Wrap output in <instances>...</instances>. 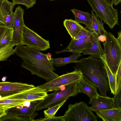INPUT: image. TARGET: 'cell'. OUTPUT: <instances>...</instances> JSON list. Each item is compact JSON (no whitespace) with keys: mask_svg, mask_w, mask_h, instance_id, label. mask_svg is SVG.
Segmentation results:
<instances>
[{"mask_svg":"<svg viewBox=\"0 0 121 121\" xmlns=\"http://www.w3.org/2000/svg\"><path fill=\"white\" fill-rule=\"evenodd\" d=\"M92 36L86 39H72L67 46L63 50L55 52L56 54L65 52L73 53L81 52L89 48L91 46Z\"/></svg>","mask_w":121,"mask_h":121,"instance_id":"obj_13","label":"cell"},{"mask_svg":"<svg viewBox=\"0 0 121 121\" xmlns=\"http://www.w3.org/2000/svg\"><path fill=\"white\" fill-rule=\"evenodd\" d=\"M106 36L105 34H102L98 37V39L100 41L104 42L106 40Z\"/></svg>","mask_w":121,"mask_h":121,"instance_id":"obj_36","label":"cell"},{"mask_svg":"<svg viewBox=\"0 0 121 121\" xmlns=\"http://www.w3.org/2000/svg\"><path fill=\"white\" fill-rule=\"evenodd\" d=\"M88 103L92 105L90 110L95 112L114 108L112 98L103 96L98 94L90 99Z\"/></svg>","mask_w":121,"mask_h":121,"instance_id":"obj_12","label":"cell"},{"mask_svg":"<svg viewBox=\"0 0 121 121\" xmlns=\"http://www.w3.org/2000/svg\"><path fill=\"white\" fill-rule=\"evenodd\" d=\"M92 33L90 30L83 27L81 28L74 39H86L91 37Z\"/></svg>","mask_w":121,"mask_h":121,"instance_id":"obj_28","label":"cell"},{"mask_svg":"<svg viewBox=\"0 0 121 121\" xmlns=\"http://www.w3.org/2000/svg\"><path fill=\"white\" fill-rule=\"evenodd\" d=\"M121 0H114L113 3L114 5H116L120 3Z\"/></svg>","mask_w":121,"mask_h":121,"instance_id":"obj_40","label":"cell"},{"mask_svg":"<svg viewBox=\"0 0 121 121\" xmlns=\"http://www.w3.org/2000/svg\"><path fill=\"white\" fill-rule=\"evenodd\" d=\"M105 67L111 93L114 95L116 93V80L115 75L112 72L109 67L105 60L104 55L100 57Z\"/></svg>","mask_w":121,"mask_h":121,"instance_id":"obj_22","label":"cell"},{"mask_svg":"<svg viewBox=\"0 0 121 121\" xmlns=\"http://www.w3.org/2000/svg\"><path fill=\"white\" fill-rule=\"evenodd\" d=\"M6 110L0 109V119L6 114Z\"/></svg>","mask_w":121,"mask_h":121,"instance_id":"obj_37","label":"cell"},{"mask_svg":"<svg viewBox=\"0 0 121 121\" xmlns=\"http://www.w3.org/2000/svg\"><path fill=\"white\" fill-rule=\"evenodd\" d=\"M78 83L65 86L63 89L60 88L53 93L47 94L37 106L36 111L50 108L67 100L71 96H74L79 93Z\"/></svg>","mask_w":121,"mask_h":121,"instance_id":"obj_6","label":"cell"},{"mask_svg":"<svg viewBox=\"0 0 121 121\" xmlns=\"http://www.w3.org/2000/svg\"><path fill=\"white\" fill-rule=\"evenodd\" d=\"M77 88L79 93L85 94L90 99L98 94L96 87L83 78L78 83Z\"/></svg>","mask_w":121,"mask_h":121,"instance_id":"obj_18","label":"cell"},{"mask_svg":"<svg viewBox=\"0 0 121 121\" xmlns=\"http://www.w3.org/2000/svg\"><path fill=\"white\" fill-rule=\"evenodd\" d=\"M71 10L74 15L76 21L79 23L84 24L90 32L92 31L93 28L91 14L88 12L82 11L76 9H72Z\"/></svg>","mask_w":121,"mask_h":121,"instance_id":"obj_17","label":"cell"},{"mask_svg":"<svg viewBox=\"0 0 121 121\" xmlns=\"http://www.w3.org/2000/svg\"><path fill=\"white\" fill-rule=\"evenodd\" d=\"M14 7L12 2L7 0H0V10L4 18L13 12Z\"/></svg>","mask_w":121,"mask_h":121,"instance_id":"obj_26","label":"cell"},{"mask_svg":"<svg viewBox=\"0 0 121 121\" xmlns=\"http://www.w3.org/2000/svg\"><path fill=\"white\" fill-rule=\"evenodd\" d=\"M14 20V12L13 11L10 14L4 17L5 26L8 27L12 28L13 26Z\"/></svg>","mask_w":121,"mask_h":121,"instance_id":"obj_31","label":"cell"},{"mask_svg":"<svg viewBox=\"0 0 121 121\" xmlns=\"http://www.w3.org/2000/svg\"><path fill=\"white\" fill-rule=\"evenodd\" d=\"M106 40L103 43L104 55L112 73L116 74L121 63V44L111 32L106 31Z\"/></svg>","mask_w":121,"mask_h":121,"instance_id":"obj_3","label":"cell"},{"mask_svg":"<svg viewBox=\"0 0 121 121\" xmlns=\"http://www.w3.org/2000/svg\"><path fill=\"white\" fill-rule=\"evenodd\" d=\"M13 31L12 28H6L0 40V49L13 41Z\"/></svg>","mask_w":121,"mask_h":121,"instance_id":"obj_25","label":"cell"},{"mask_svg":"<svg viewBox=\"0 0 121 121\" xmlns=\"http://www.w3.org/2000/svg\"><path fill=\"white\" fill-rule=\"evenodd\" d=\"M95 14L112 29L119 25L117 9H114L104 0H87Z\"/></svg>","mask_w":121,"mask_h":121,"instance_id":"obj_7","label":"cell"},{"mask_svg":"<svg viewBox=\"0 0 121 121\" xmlns=\"http://www.w3.org/2000/svg\"><path fill=\"white\" fill-rule=\"evenodd\" d=\"M43 99L26 101L23 104L9 109L7 114L0 119V121H33L38 114L37 108Z\"/></svg>","mask_w":121,"mask_h":121,"instance_id":"obj_4","label":"cell"},{"mask_svg":"<svg viewBox=\"0 0 121 121\" xmlns=\"http://www.w3.org/2000/svg\"><path fill=\"white\" fill-rule=\"evenodd\" d=\"M112 99L114 108H121V91L117 94L114 95Z\"/></svg>","mask_w":121,"mask_h":121,"instance_id":"obj_33","label":"cell"},{"mask_svg":"<svg viewBox=\"0 0 121 121\" xmlns=\"http://www.w3.org/2000/svg\"><path fill=\"white\" fill-rule=\"evenodd\" d=\"M81 53L79 52L73 53L71 55L67 57H60L55 59L52 58L53 66L54 67H58L70 63H74L81 56Z\"/></svg>","mask_w":121,"mask_h":121,"instance_id":"obj_20","label":"cell"},{"mask_svg":"<svg viewBox=\"0 0 121 121\" xmlns=\"http://www.w3.org/2000/svg\"><path fill=\"white\" fill-rule=\"evenodd\" d=\"M35 87L32 84L20 82H0V99L30 90Z\"/></svg>","mask_w":121,"mask_h":121,"instance_id":"obj_10","label":"cell"},{"mask_svg":"<svg viewBox=\"0 0 121 121\" xmlns=\"http://www.w3.org/2000/svg\"><path fill=\"white\" fill-rule=\"evenodd\" d=\"M63 24L72 39H74L83 26L75 20L65 19Z\"/></svg>","mask_w":121,"mask_h":121,"instance_id":"obj_19","label":"cell"},{"mask_svg":"<svg viewBox=\"0 0 121 121\" xmlns=\"http://www.w3.org/2000/svg\"><path fill=\"white\" fill-rule=\"evenodd\" d=\"M66 100L63 101L61 103L48 108V109L43 111L45 117H50L55 116L59 109L65 104Z\"/></svg>","mask_w":121,"mask_h":121,"instance_id":"obj_27","label":"cell"},{"mask_svg":"<svg viewBox=\"0 0 121 121\" xmlns=\"http://www.w3.org/2000/svg\"><path fill=\"white\" fill-rule=\"evenodd\" d=\"M47 94V92L34 91L29 90L5 98L32 101L43 99Z\"/></svg>","mask_w":121,"mask_h":121,"instance_id":"obj_14","label":"cell"},{"mask_svg":"<svg viewBox=\"0 0 121 121\" xmlns=\"http://www.w3.org/2000/svg\"><path fill=\"white\" fill-rule=\"evenodd\" d=\"M92 33V41L90 46L86 50L82 51L83 55H89L91 56L99 58L104 55L103 50L100 41L98 39V36L93 31Z\"/></svg>","mask_w":121,"mask_h":121,"instance_id":"obj_15","label":"cell"},{"mask_svg":"<svg viewBox=\"0 0 121 121\" xmlns=\"http://www.w3.org/2000/svg\"><path fill=\"white\" fill-rule=\"evenodd\" d=\"M64 116L66 121H97L98 118L82 101L69 105Z\"/></svg>","mask_w":121,"mask_h":121,"instance_id":"obj_8","label":"cell"},{"mask_svg":"<svg viewBox=\"0 0 121 121\" xmlns=\"http://www.w3.org/2000/svg\"><path fill=\"white\" fill-rule=\"evenodd\" d=\"M24 13V10L19 6L16 8L14 12L13 41L15 42L18 45L22 44V33L25 25L23 18Z\"/></svg>","mask_w":121,"mask_h":121,"instance_id":"obj_11","label":"cell"},{"mask_svg":"<svg viewBox=\"0 0 121 121\" xmlns=\"http://www.w3.org/2000/svg\"><path fill=\"white\" fill-rule=\"evenodd\" d=\"M91 14L92 19V31L98 36L102 34H104L106 30L104 27V23L101 20L99 19L98 17L95 14L92 10L91 11Z\"/></svg>","mask_w":121,"mask_h":121,"instance_id":"obj_21","label":"cell"},{"mask_svg":"<svg viewBox=\"0 0 121 121\" xmlns=\"http://www.w3.org/2000/svg\"><path fill=\"white\" fill-rule=\"evenodd\" d=\"M14 6L17 4H22L25 6L26 9L32 7L35 4L36 2L35 0H12Z\"/></svg>","mask_w":121,"mask_h":121,"instance_id":"obj_29","label":"cell"},{"mask_svg":"<svg viewBox=\"0 0 121 121\" xmlns=\"http://www.w3.org/2000/svg\"><path fill=\"white\" fill-rule=\"evenodd\" d=\"M51 0V1H53V0Z\"/></svg>","mask_w":121,"mask_h":121,"instance_id":"obj_41","label":"cell"},{"mask_svg":"<svg viewBox=\"0 0 121 121\" xmlns=\"http://www.w3.org/2000/svg\"><path fill=\"white\" fill-rule=\"evenodd\" d=\"M104 121H121V108H114L95 112Z\"/></svg>","mask_w":121,"mask_h":121,"instance_id":"obj_16","label":"cell"},{"mask_svg":"<svg viewBox=\"0 0 121 121\" xmlns=\"http://www.w3.org/2000/svg\"><path fill=\"white\" fill-rule=\"evenodd\" d=\"M21 44L26 45L41 51H45L50 48L49 41L42 37L25 25L23 31Z\"/></svg>","mask_w":121,"mask_h":121,"instance_id":"obj_9","label":"cell"},{"mask_svg":"<svg viewBox=\"0 0 121 121\" xmlns=\"http://www.w3.org/2000/svg\"><path fill=\"white\" fill-rule=\"evenodd\" d=\"M75 69L80 70L83 78L97 87L99 95L106 96L110 90L106 71L100 58L89 56L74 62Z\"/></svg>","mask_w":121,"mask_h":121,"instance_id":"obj_2","label":"cell"},{"mask_svg":"<svg viewBox=\"0 0 121 121\" xmlns=\"http://www.w3.org/2000/svg\"><path fill=\"white\" fill-rule=\"evenodd\" d=\"M17 43L13 41L8 45L0 49V61H5L11 55L15 53L13 47L17 45Z\"/></svg>","mask_w":121,"mask_h":121,"instance_id":"obj_23","label":"cell"},{"mask_svg":"<svg viewBox=\"0 0 121 121\" xmlns=\"http://www.w3.org/2000/svg\"><path fill=\"white\" fill-rule=\"evenodd\" d=\"M7 27L5 26H0V40L5 30Z\"/></svg>","mask_w":121,"mask_h":121,"instance_id":"obj_34","label":"cell"},{"mask_svg":"<svg viewBox=\"0 0 121 121\" xmlns=\"http://www.w3.org/2000/svg\"><path fill=\"white\" fill-rule=\"evenodd\" d=\"M116 80V93H118L121 91V63L115 75Z\"/></svg>","mask_w":121,"mask_h":121,"instance_id":"obj_30","label":"cell"},{"mask_svg":"<svg viewBox=\"0 0 121 121\" xmlns=\"http://www.w3.org/2000/svg\"><path fill=\"white\" fill-rule=\"evenodd\" d=\"M83 78L82 73L79 70H74L64 74L42 85L35 87L30 89L34 91L47 92L55 91L61 87L78 83Z\"/></svg>","mask_w":121,"mask_h":121,"instance_id":"obj_5","label":"cell"},{"mask_svg":"<svg viewBox=\"0 0 121 121\" xmlns=\"http://www.w3.org/2000/svg\"><path fill=\"white\" fill-rule=\"evenodd\" d=\"M109 5L112 6L114 0H104Z\"/></svg>","mask_w":121,"mask_h":121,"instance_id":"obj_39","label":"cell"},{"mask_svg":"<svg viewBox=\"0 0 121 121\" xmlns=\"http://www.w3.org/2000/svg\"><path fill=\"white\" fill-rule=\"evenodd\" d=\"M15 53L23 61L21 65L23 68L43 78L47 82L59 76L54 73L51 55L50 53H42L41 51L33 47L20 44L16 46Z\"/></svg>","mask_w":121,"mask_h":121,"instance_id":"obj_1","label":"cell"},{"mask_svg":"<svg viewBox=\"0 0 121 121\" xmlns=\"http://www.w3.org/2000/svg\"><path fill=\"white\" fill-rule=\"evenodd\" d=\"M0 26H5L4 18L0 10Z\"/></svg>","mask_w":121,"mask_h":121,"instance_id":"obj_35","label":"cell"},{"mask_svg":"<svg viewBox=\"0 0 121 121\" xmlns=\"http://www.w3.org/2000/svg\"><path fill=\"white\" fill-rule=\"evenodd\" d=\"M26 100L4 98L0 99V109L7 110L23 104Z\"/></svg>","mask_w":121,"mask_h":121,"instance_id":"obj_24","label":"cell"},{"mask_svg":"<svg viewBox=\"0 0 121 121\" xmlns=\"http://www.w3.org/2000/svg\"><path fill=\"white\" fill-rule=\"evenodd\" d=\"M118 38H117L120 43L121 44V31L117 32Z\"/></svg>","mask_w":121,"mask_h":121,"instance_id":"obj_38","label":"cell"},{"mask_svg":"<svg viewBox=\"0 0 121 121\" xmlns=\"http://www.w3.org/2000/svg\"><path fill=\"white\" fill-rule=\"evenodd\" d=\"M33 121H66L64 116L56 117L53 116L50 117L40 118L37 119H34Z\"/></svg>","mask_w":121,"mask_h":121,"instance_id":"obj_32","label":"cell"}]
</instances>
